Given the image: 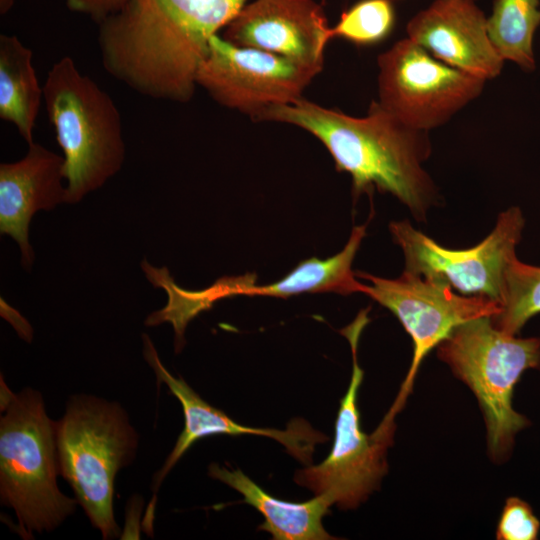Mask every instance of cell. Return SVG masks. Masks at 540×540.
<instances>
[{
    "label": "cell",
    "instance_id": "6da1fadb",
    "mask_svg": "<svg viewBox=\"0 0 540 540\" xmlns=\"http://www.w3.org/2000/svg\"><path fill=\"white\" fill-rule=\"evenodd\" d=\"M246 0H126L97 24L104 70L136 93L190 101L211 39Z\"/></svg>",
    "mask_w": 540,
    "mask_h": 540
},
{
    "label": "cell",
    "instance_id": "7a4b0ae2",
    "mask_svg": "<svg viewBox=\"0 0 540 540\" xmlns=\"http://www.w3.org/2000/svg\"><path fill=\"white\" fill-rule=\"evenodd\" d=\"M252 119L291 124L316 137L336 170L350 175L354 198L390 193L419 220L437 200L435 184L423 168L432 149L429 132L406 125L376 100L362 117L301 97Z\"/></svg>",
    "mask_w": 540,
    "mask_h": 540
},
{
    "label": "cell",
    "instance_id": "3957f363",
    "mask_svg": "<svg viewBox=\"0 0 540 540\" xmlns=\"http://www.w3.org/2000/svg\"><path fill=\"white\" fill-rule=\"evenodd\" d=\"M1 411V503L14 510L22 536L52 531L78 504L57 486V422L48 417L38 391L13 394L2 377Z\"/></svg>",
    "mask_w": 540,
    "mask_h": 540
},
{
    "label": "cell",
    "instance_id": "277c9868",
    "mask_svg": "<svg viewBox=\"0 0 540 540\" xmlns=\"http://www.w3.org/2000/svg\"><path fill=\"white\" fill-rule=\"evenodd\" d=\"M43 100L63 151L66 203H77L122 167L125 141L119 109L70 56L57 60L43 85Z\"/></svg>",
    "mask_w": 540,
    "mask_h": 540
},
{
    "label": "cell",
    "instance_id": "5b68a950",
    "mask_svg": "<svg viewBox=\"0 0 540 540\" xmlns=\"http://www.w3.org/2000/svg\"><path fill=\"white\" fill-rule=\"evenodd\" d=\"M439 359L475 395L486 427L489 458L497 464L511 455L516 435L530 425L513 407L514 388L522 374L540 369V338L508 334L491 316L456 327L437 346Z\"/></svg>",
    "mask_w": 540,
    "mask_h": 540
},
{
    "label": "cell",
    "instance_id": "8992f818",
    "mask_svg": "<svg viewBox=\"0 0 540 540\" xmlns=\"http://www.w3.org/2000/svg\"><path fill=\"white\" fill-rule=\"evenodd\" d=\"M60 474L104 539L119 536L113 496L117 472L128 465L138 435L116 402L90 395L70 398L56 427Z\"/></svg>",
    "mask_w": 540,
    "mask_h": 540
},
{
    "label": "cell",
    "instance_id": "52a82bcc",
    "mask_svg": "<svg viewBox=\"0 0 540 540\" xmlns=\"http://www.w3.org/2000/svg\"><path fill=\"white\" fill-rule=\"evenodd\" d=\"M367 322V311H362L342 330L351 345L353 369L348 389L340 400L332 449L321 463L307 465L294 477L297 484L315 495H325L342 510L357 508L379 488L388 471L386 455L396 428V414L391 411L371 434L361 428L357 402L364 372L358 363L357 348Z\"/></svg>",
    "mask_w": 540,
    "mask_h": 540
},
{
    "label": "cell",
    "instance_id": "ba28073f",
    "mask_svg": "<svg viewBox=\"0 0 540 540\" xmlns=\"http://www.w3.org/2000/svg\"><path fill=\"white\" fill-rule=\"evenodd\" d=\"M378 102L415 129L430 132L481 95L486 80L454 68L405 37L377 58Z\"/></svg>",
    "mask_w": 540,
    "mask_h": 540
},
{
    "label": "cell",
    "instance_id": "9c48e42d",
    "mask_svg": "<svg viewBox=\"0 0 540 540\" xmlns=\"http://www.w3.org/2000/svg\"><path fill=\"white\" fill-rule=\"evenodd\" d=\"M355 274L369 282L363 294L390 310L413 342L409 371L391 407L396 412L403 407L420 364L433 348L459 325L500 311V305L486 297L456 294L449 285L406 269L395 279L362 271Z\"/></svg>",
    "mask_w": 540,
    "mask_h": 540
},
{
    "label": "cell",
    "instance_id": "30bf717a",
    "mask_svg": "<svg viewBox=\"0 0 540 540\" xmlns=\"http://www.w3.org/2000/svg\"><path fill=\"white\" fill-rule=\"evenodd\" d=\"M524 226L521 209L509 207L482 242L455 250L438 244L409 221H393L389 230L403 251L406 270L441 281L461 295L486 297L500 305L505 269L516 256Z\"/></svg>",
    "mask_w": 540,
    "mask_h": 540
},
{
    "label": "cell",
    "instance_id": "8fae6325",
    "mask_svg": "<svg viewBox=\"0 0 540 540\" xmlns=\"http://www.w3.org/2000/svg\"><path fill=\"white\" fill-rule=\"evenodd\" d=\"M320 72L263 50L233 44L217 34L198 69L196 83L220 105L253 118L266 108L301 98Z\"/></svg>",
    "mask_w": 540,
    "mask_h": 540
},
{
    "label": "cell",
    "instance_id": "7c38bea8",
    "mask_svg": "<svg viewBox=\"0 0 540 540\" xmlns=\"http://www.w3.org/2000/svg\"><path fill=\"white\" fill-rule=\"evenodd\" d=\"M329 31L325 11L315 0H254L229 22L222 37L322 71Z\"/></svg>",
    "mask_w": 540,
    "mask_h": 540
},
{
    "label": "cell",
    "instance_id": "4fadbf2b",
    "mask_svg": "<svg viewBox=\"0 0 540 540\" xmlns=\"http://www.w3.org/2000/svg\"><path fill=\"white\" fill-rule=\"evenodd\" d=\"M143 354L154 370L159 382H163L178 399L184 414V428L162 468L153 478L156 491L165 476L184 453L198 440L211 435H257L270 437L281 443L287 452L304 465L312 464L315 446L327 437L303 419L295 418L285 430L250 427L232 420L223 411L204 401L181 377L173 376L160 361L149 337L144 338Z\"/></svg>",
    "mask_w": 540,
    "mask_h": 540
},
{
    "label": "cell",
    "instance_id": "5bb4252c",
    "mask_svg": "<svg viewBox=\"0 0 540 540\" xmlns=\"http://www.w3.org/2000/svg\"><path fill=\"white\" fill-rule=\"evenodd\" d=\"M406 33L438 60L486 81L503 69L475 0H434L408 21Z\"/></svg>",
    "mask_w": 540,
    "mask_h": 540
},
{
    "label": "cell",
    "instance_id": "9a60e30c",
    "mask_svg": "<svg viewBox=\"0 0 540 540\" xmlns=\"http://www.w3.org/2000/svg\"><path fill=\"white\" fill-rule=\"evenodd\" d=\"M64 164L63 156L32 142L22 159L0 165V233L17 241L26 270L34 260L29 243L32 216L66 202Z\"/></svg>",
    "mask_w": 540,
    "mask_h": 540
},
{
    "label": "cell",
    "instance_id": "2e32d148",
    "mask_svg": "<svg viewBox=\"0 0 540 540\" xmlns=\"http://www.w3.org/2000/svg\"><path fill=\"white\" fill-rule=\"evenodd\" d=\"M209 475L233 488L243 496V502L254 507L264 517L259 526L275 540L335 539L324 528L323 517L333 505L325 495H315L305 502L278 499L265 492L241 470L211 464Z\"/></svg>",
    "mask_w": 540,
    "mask_h": 540
},
{
    "label": "cell",
    "instance_id": "e0dca14e",
    "mask_svg": "<svg viewBox=\"0 0 540 540\" xmlns=\"http://www.w3.org/2000/svg\"><path fill=\"white\" fill-rule=\"evenodd\" d=\"M367 224L355 226L344 248L337 254L301 261L279 281L256 285V276H238L237 296H268L288 298L304 293L333 292L341 295L363 293L365 284L352 270L354 257L366 235Z\"/></svg>",
    "mask_w": 540,
    "mask_h": 540
},
{
    "label": "cell",
    "instance_id": "ac0fdd59",
    "mask_svg": "<svg viewBox=\"0 0 540 540\" xmlns=\"http://www.w3.org/2000/svg\"><path fill=\"white\" fill-rule=\"evenodd\" d=\"M32 56V50L16 35H0V118L13 124L28 144L34 142L43 100Z\"/></svg>",
    "mask_w": 540,
    "mask_h": 540
},
{
    "label": "cell",
    "instance_id": "d6986e66",
    "mask_svg": "<svg viewBox=\"0 0 540 540\" xmlns=\"http://www.w3.org/2000/svg\"><path fill=\"white\" fill-rule=\"evenodd\" d=\"M540 0H494L487 17L489 37L504 61L525 72L536 69L533 49L540 26Z\"/></svg>",
    "mask_w": 540,
    "mask_h": 540
},
{
    "label": "cell",
    "instance_id": "ffe728a7",
    "mask_svg": "<svg viewBox=\"0 0 540 540\" xmlns=\"http://www.w3.org/2000/svg\"><path fill=\"white\" fill-rule=\"evenodd\" d=\"M540 314V267L514 256L504 274L500 311L491 316L498 329L518 335L524 325Z\"/></svg>",
    "mask_w": 540,
    "mask_h": 540
},
{
    "label": "cell",
    "instance_id": "44dd1931",
    "mask_svg": "<svg viewBox=\"0 0 540 540\" xmlns=\"http://www.w3.org/2000/svg\"><path fill=\"white\" fill-rule=\"evenodd\" d=\"M395 25L392 0H360L343 11L330 27V39L342 38L357 46H373L384 41Z\"/></svg>",
    "mask_w": 540,
    "mask_h": 540
},
{
    "label": "cell",
    "instance_id": "7402d4cb",
    "mask_svg": "<svg viewBox=\"0 0 540 540\" xmlns=\"http://www.w3.org/2000/svg\"><path fill=\"white\" fill-rule=\"evenodd\" d=\"M540 521L530 505L518 497L507 498L496 529L498 540H535Z\"/></svg>",
    "mask_w": 540,
    "mask_h": 540
},
{
    "label": "cell",
    "instance_id": "603a6c76",
    "mask_svg": "<svg viewBox=\"0 0 540 540\" xmlns=\"http://www.w3.org/2000/svg\"><path fill=\"white\" fill-rule=\"evenodd\" d=\"M67 8L89 17L96 24L118 11L126 0H64Z\"/></svg>",
    "mask_w": 540,
    "mask_h": 540
},
{
    "label": "cell",
    "instance_id": "cb8c5ba5",
    "mask_svg": "<svg viewBox=\"0 0 540 540\" xmlns=\"http://www.w3.org/2000/svg\"><path fill=\"white\" fill-rule=\"evenodd\" d=\"M15 0H0V14H7L13 7Z\"/></svg>",
    "mask_w": 540,
    "mask_h": 540
}]
</instances>
